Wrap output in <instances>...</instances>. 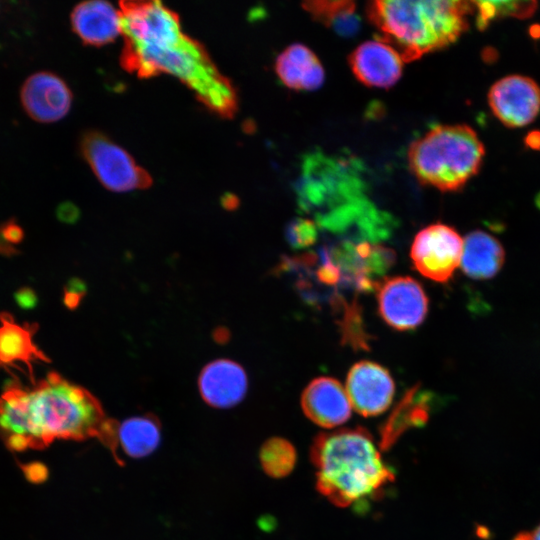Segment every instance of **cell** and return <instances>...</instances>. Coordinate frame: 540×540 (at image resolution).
<instances>
[{"instance_id": "cell-1", "label": "cell", "mask_w": 540, "mask_h": 540, "mask_svg": "<svg viewBox=\"0 0 540 540\" xmlns=\"http://www.w3.org/2000/svg\"><path fill=\"white\" fill-rule=\"evenodd\" d=\"M125 70L147 78H178L212 112L232 117L237 94L206 49L182 30L179 16L159 1L120 2Z\"/></svg>"}, {"instance_id": "cell-29", "label": "cell", "mask_w": 540, "mask_h": 540, "mask_svg": "<svg viewBox=\"0 0 540 540\" xmlns=\"http://www.w3.org/2000/svg\"><path fill=\"white\" fill-rule=\"evenodd\" d=\"M513 540H540V524L532 530L517 534Z\"/></svg>"}, {"instance_id": "cell-27", "label": "cell", "mask_w": 540, "mask_h": 540, "mask_svg": "<svg viewBox=\"0 0 540 540\" xmlns=\"http://www.w3.org/2000/svg\"><path fill=\"white\" fill-rule=\"evenodd\" d=\"M15 298L19 306L25 309L32 308L37 302L35 293L29 288H22L18 290Z\"/></svg>"}, {"instance_id": "cell-15", "label": "cell", "mask_w": 540, "mask_h": 540, "mask_svg": "<svg viewBox=\"0 0 540 540\" xmlns=\"http://www.w3.org/2000/svg\"><path fill=\"white\" fill-rule=\"evenodd\" d=\"M247 375L238 363L218 359L208 363L198 378V388L203 400L215 408H230L245 396Z\"/></svg>"}, {"instance_id": "cell-11", "label": "cell", "mask_w": 540, "mask_h": 540, "mask_svg": "<svg viewBox=\"0 0 540 540\" xmlns=\"http://www.w3.org/2000/svg\"><path fill=\"white\" fill-rule=\"evenodd\" d=\"M346 393L351 406L362 416H377L391 405L395 384L389 371L378 363L354 364L346 379Z\"/></svg>"}, {"instance_id": "cell-2", "label": "cell", "mask_w": 540, "mask_h": 540, "mask_svg": "<svg viewBox=\"0 0 540 540\" xmlns=\"http://www.w3.org/2000/svg\"><path fill=\"white\" fill-rule=\"evenodd\" d=\"M105 421L100 402L56 372L32 388L12 383L0 395V439L12 451L99 437Z\"/></svg>"}, {"instance_id": "cell-24", "label": "cell", "mask_w": 540, "mask_h": 540, "mask_svg": "<svg viewBox=\"0 0 540 540\" xmlns=\"http://www.w3.org/2000/svg\"><path fill=\"white\" fill-rule=\"evenodd\" d=\"M287 236L294 246H308L316 239V227L308 220L296 219L288 227Z\"/></svg>"}, {"instance_id": "cell-23", "label": "cell", "mask_w": 540, "mask_h": 540, "mask_svg": "<svg viewBox=\"0 0 540 540\" xmlns=\"http://www.w3.org/2000/svg\"><path fill=\"white\" fill-rule=\"evenodd\" d=\"M474 5L477 9L476 22L481 30L495 18L503 16L526 18L537 9V3L534 1H477Z\"/></svg>"}, {"instance_id": "cell-16", "label": "cell", "mask_w": 540, "mask_h": 540, "mask_svg": "<svg viewBox=\"0 0 540 540\" xmlns=\"http://www.w3.org/2000/svg\"><path fill=\"white\" fill-rule=\"evenodd\" d=\"M72 30L86 45L103 46L122 35L120 9L103 0L78 3L70 13Z\"/></svg>"}, {"instance_id": "cell-25", "label": "cell", "mask_w": 540, "mask_h": 540, "mask_svg": "<svg viewBox=\"0 0 540 540\" xmlns=\"http://www.w3.org/2000/svg\"><path fill=\"white\" fill-rule=\"evenodd\" d=\"M0 233L10 245L19 243L24 235L22 228L14 219L3 223L0 226Z\"/></svg>"}, {"instance_id": "cell-18", "label": "cell", "mask_w": 540, "mask_h": 540, "mask_svg": "<svg viewBox=\"0 0 540 540\" xmlns=\"http://www.w3.org/2000/svg\"><path fill=\"white\" fill-rule=\"evenodd\" d=\"M431 400V396L419 390L418 386L409 389L379 429L381 450L391 449L406 432L425 425Z\"/></svg>"}, {"instance_id": "cell-17", "label": "cell", "mask_w": 540, "mask_h": 540, "mask_svg": "<svg viewBox=\"0 0 540 540\" xmlns=\"http://www.w3.org/2000/svg\"><path fill=\"white\" fill-rule=\"evenodd\" d=\"M0 322V370L18 368V364L22 363L28 367L29 377L34 383L32 363L37 360L49 361L33 342L37 324L20 325L8 312L0 313Z\"/></svg>"}, {"instance_id": "cell-14", "label": "cell", "mask_w": 540, "mask_h": 540, "mask_svg": "<svg viewBox=\"0 0 540 540\" xmlns=\"http://www.w3.org/2000/svg\"><path fill=\"white\" fill-rule=\"evenodd\" d=\"M403 62L397 51L380 39L360 44L349 56L356 78L376 88L394 85L402 74Z\"/></svg>"}, {"instance_id": "cell-9", "label": "cell", "mask_w": 540, "mask_h": 540, "mask_svg": "<svg viewBox=\"0 0 540 540\" xmlns=\"http://www.w3.org/2000/svg\"><path fill=\"white\" fill-rule=\"evenodd\" d=\"M488 104L505 126L523 127L534 121L540 112V87L527 76L509 75L491 86Z\"/></svg>"}, {"instance_id": "cell-28", "label": "cell", "mask_w": 540, "mask_h": 540, "mask_svg": "<svg viewBox=\"0 0 540 540\" xmlns=\"http://www.w3.org/2000/svg\"><path fill=\"white\" fill-rule=\"evenodd\" d=\"M27 478L34 482L43 481L48 474L46 467L40 463H32L24 470Z\"/></svg>"}, {"instance_id": "cell-3", "label": "cell", "mask_w": 540, "mask_h": 540, "mask_svg": "<svg viewBox=\"0 0 540 540\" xmlns=\"http://www.w3.org/2000/svg\"><path fill=\"white\" fill-rule=\"evenodd\" d=\"M310 459L318 492L338 507L364 508L395 481L394 471L363 427L318 434Z\"/></svg>"}, {"instance_id": "cell-20", "label": "cell", "mask_w": 540, "mask_h": 540, "mask_svg": "<svg viewBox=\"0 0 540 540\" xmlns=\"http://www.w3.org/2000/svg\"><path fill=\"white\" fill-rule=\"evenodd\" d=\"M504 258L505 252L501 243L484 231H473L463 239L461 267L470 278H492L501 269Z\"/></svg>"}, {"instance_id": "cell-4", "label": "cell", "mask_w": 540, "mask_h": 540, "mask_svg": "<svg viewBox=\"0 0 540 540\" xmlns=\"http://www.w3.org/2000/svg\"><path fill=\"white\" fill-rule=\"evenodd\" d=\"M474 8L467 1L379 0L369 3L367 16L380 40L410 62L455 42L467 30Z\"/></svg>"}, {"instance_id": "cell-5", "label": "cell", "mask_w": 540, "mask_h": 540, "mask_svg": "<svg viewBox=\"0 0 540 540\" xmlns=\"http://www.w3.org/2000/svg\"><path fill=\"white\" fill-rule=\"evenodd\" d=\"M485 149L468 125H438L415 140L408 151L413 174L441 191H457L475 176Z\"/></svg>"}, {"instance_id": "cell-31", "label": "cell", "mask_w": 540, "mask_h": 540, "mask_svg": "<svg viewBox=\"0 0 540 540\" xmlns=\"http://www.w3.org/2000/svg\"><path fill=\"white\" fill-rule=\"evenodd\" d=\"M13 252V247L10 245L0 233V253H11Z\"/></svg>"}, {"instance_id": "cell-26", "label": "cell", "mask_w": 540, "mask_h": 540, "mask_svg": "<svg viewBox=\"0 0 540 540\" xmlns=\"http://www.w3.org/2000/svg\"><path fill=\"white\" fill-rule=\"evenodd\" d=\"M84 285L80 281H72L68 284V288L65 291V304L68 307H75L83 296Z\"/></svg>"}, {"instance_id": "cell-22", "label": "cell", "mask_w": 540, "mask_h": 540, "mask_svg": "<svg viewBox=\"0 0 540 540\" xmlns=\"http://www.w3.org/2000/svg\"><path fill=\"white\" fill-rule=\"evenodd\" d=\"M259 458L261 467L268 476L283 478L293 471L297 453L289 440L273 437L262 445Z\"/></svg>"}, {"instance_id": "cell-30", "label": "cell", "mask_w": 540, "mask_h": 540, "mask_svg": "<svg viewBox=\"0 0 540 540\" xmlns=\"http://www.w3.org/2000/svg\"><path fill=\"white\" fill-rule=\"evenodd\" d=\"M75 208L70 204L66 203L59 207L58 216L62 220L70 221L71 218H75Z\"/></svg>"}, {"instance_id": "cell-13", "label": "cell", "mask_w": 540, "mask_h": 540, "mask_svg": "<svg viewBox=\"0 0 540 540\" xmlns=\"http://www.w3.org/2000/svg\"><path fill=\"white\" fill-rule=\"evenodd\" d=\"M301 407L315 424L334 428L351 416V403L342 384L331 377L313 379L303 390Z\"/></svg>"}, {"instance_id": "cell-6", "label": "cell", "mask_w": 540, "mask_h": 540, "mask_svg": "<svg viewBox=\"0 0 540 540\" xmlns=\"http://www.w3.org/2000/svg\"><path fill=\"white\" fill-rule=\"evenodd\" d=\"M80 152L99 182L110 191L145 189L153 182L128 151L101 132H86L80 141Z\"/></svg>"}, {"instance_id": "cell-21", "label": "cell", "mask_w": 540, "mask_h": 540, "mask_svg": "<svg viewBox=\"0 0 540 540\" xmlns=\"http://www.w3.org/2000/svg\"><path fill=\"white\" fill-rule=\"evenodd\" d=\"M317 21L331 26L343 35L356 32L359 21L355 16V4L350 1H309L303 4Z\"/></svg>"}, {"instance_id": "cell-8", "label": "cell", "mask_w": 540, "mask_h": 540, "mask_svg": "<svg viewBox=\"0 0 540 540\" xmlns=\"http://www.w3.org/2000/svg\"><path fill=\"white\" fill-rule=\"evenodd\" d=\"M382 319L400 331L418 327L428 312V298L415 279L397 276L383 281L377 294Z\"/></svg>"}, {"instance_id": "cell-12", "label": "cell", "mask_w": 540, "mask_h": 540, "mask_svg": "<svg viewBox=\"0 0 540 540\" xmlns=\"http://www.w3.org/2000/svg\"><path fill=\"white\" fill-rule=\"evenodd\" d=\"M160 425L154 416H134L121 423L107 420L104 422L99 438L119 456L122 452L131 458H140L151 454L160 442Z\"/></svg>"}, {"instance_id": "cell-19", "label": "cell", "mask_w": 540, "mask_h": 540, "mask_svg": "<svg viewBox=\"0 0 540 540\" xmlns=\"http://www.w3.org/2000/svg\"><path fill=\"white\" fill-rule=\"evenodd\" d=\"M275 70L282 83L294 90H315L324 81L320 60L302 44H293L283 50L276 59Z\"/></svg>"}, {"instance_id": "cell-10", "label": "cell", "mask_w": 540, "mask_h": 540, "mask_svg": "<svg viewBox=\"0 0 540 540\" xmlns=\"http://www.w3.org/2000/svg\"><path fill=\"white\" fill-rule=\"evenodd\" d=\"M20 101L26 114L36 122L53 123L71 109L73 93L65 80L51 71L30 74L20 88Z\"/></svg>"}, {"instance_id": "cell-7", "label": "cell", "mask_w": 540, "mask_h": 540, "mask_svg": "<svg viewBox=\"0 0 540 540\" xmlns=\"http://www.w3.org/2000/svg\"><path fill=\"white\" fill-rule=\"evenodd\" d=\"M463 239L451 226L434 223L415 236L410 257L415 269L424 277L447 282L461 264Z\"/></svg>"}]
</instances>
